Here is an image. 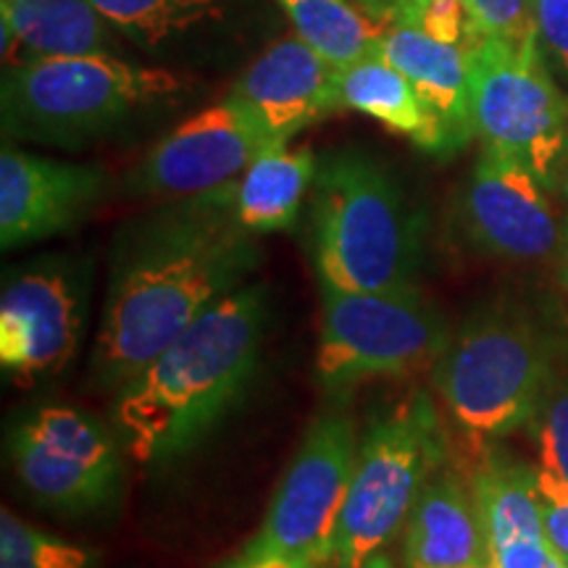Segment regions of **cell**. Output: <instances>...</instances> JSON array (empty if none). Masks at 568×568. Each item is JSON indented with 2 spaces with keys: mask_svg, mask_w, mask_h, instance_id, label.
I'll return each mask as SVG.
<instances>
[{
  "mask_svg": "<svg viewBox=\"0 0 568 568\" xmlns=\"http://www.w3.org/2000/svg\"><path fill=\"white\" fill-rule=\"evenodd\" d=\"M232 197L226 184L122 234L92 353L95 387L119 393L258 268L261 247Z\"/></svg>",
  "mask_w": 568,
  "mask_h": 568,
  "instance_id": "1",
  "label": "cell"
},
{
  "mask_svg": "<svg viewBox=\"0 0 568 568\" xmlns=\"http://www.w3.org/2000/svg\"><path fill=\"white\" fill-rule=\"evenodd\" d=\"M266 316L264 284H243L126 382L113 403L126 456L155 466L195 450L251 387Z\"/></svg>",
  "mask_w": 568,
  "mask_h": 568,
  "instance_id": "2",
  "label": "cell"
},
{
  "mask_svg": "<svg viewBox=\"0 0 568 568\" xmlns=\"http://www.w3.org/2000/svg\"><path fill=\"white\" fill-rule=\"evenodd\" d=\"M311 255L324 287L351 293L418 287L422 216L374 159L355 151L335 153L314 180Z\"/></svg>",
  "mask_w": 568,
  "mask_h": 568,
  "instance_id": "3",
  "label": "cell"
},
{
  "mask_svg": "<svg viewBox=\"0 0 568 568\" xmlns=\"http://www.w3.org/2000/svg\"><path fill=\"white\" fill-rule=\"evenodd\" d=\"M558 337L529 311L487 305L453 335L435 389L474 458L524 429L558 368Z\"/></svg>",
  "mask_w": 568,
  "mask_h": 568,
  "instance_id": "4",
  "label": "cell"
},
{
  "mask_svg": "<svg viewBox=\"0 0 568 568\" xmlns=\"http://www.w3.org/2000/svg\"><path fill=\"white\" fill-rule=\"evenodd\" d=\"M184 88L166 69L109 53L17 63L3 80V130L17 140L80 148Z\"/></svg>",
  "mask_w": 568,
  "mask_h": 568,
  "instance_id": "5",
  "label": "cell"
},
{
  "mask_svg": "<svg viewBox=\"0 0 568 568\" xmlns=\"http://www.w3.org/2000/svg\"><path fill=\"white\" fill-rule=\"evenodd\" d=\"M447 460L443 416L416 389L368 426L335 539L337 568H364L406 527L432 474Z\"/></svg>",
  "mask_w": 568,
  "mask_h": 568,
  "instance_id": "6",
  "label": "cell"
},
{
  "mask_svg": "<svg viewBox=\"0 0 568 568\" xmlns=\"http://www.w3.org/2000/svg\"><path fill=\"white\" fill-rule=\"evenodd\" d=\"M450 339L445 316L418 287L351 293L322 284L316 376L326 389L422 374L435 368Z\"/></svg>",
  "mask_w": 568,
  "mask_h": 568,
  "instance_id": "7",
  "label": "cell"
},
{
  "mask_svg": "<svg viewBox=\"0 0 568 568\" xmlns=\"http://www.w3.org/2000/svg\"><path fill=\"white\" fill-rule=\"evenodd\" d=\"M468 61L481 145L524 163L548 190L556 187L568 151V103L539 48L518 51L500 40H481Z\"/></svg>",
  "mask_w": 568,
  "mask_h": 568,
  "instance_id": "8",
  "label": "cell"
},
{
  "mask_svg": "<svg viewBox=\"0 0 568 568\" xmlns=\"http://www.w3.org/2000/svg\"><path fill=\"white\" fill-rule=\"evenodd\" d=\"M124 453L116 429L67 406L34 410L9 437L21 487L63 516H95L116 506L124 493Z\"/></svg>",
  "mask_w": 568,
  "mask_h": 568,
  "instance_id": "9",
  "label": "cell"
},
{
  "mask_svg": "<svg viewBox=\"0 0 568 568\" xmlns=\"http://www.w3.org/2000/svg\"><path fill=\"white\" fill-rule=\"evenodd\" d=\"M358 429L343 410L311 424L276 493L268 503L251 550L282 552L329 568L335 539L358 460Z\"/></svg>",
  "mask_w": 568,
  "mask_h": 568,
  "instance_id": "10",
  "label": "cell"
},
{
  "mask_svg": "<svg viewBox=\"0 0 568 568\" xmlns=\"http://www.w3.org/2000/svg\"><path fill=\"white\" fill-rule=\"evenodd\" d=\"M280 142L251 111L226 98L195 116L184 119L155 142L145 161L130 176V190L151 197L209 195L237 176L261 153Z\"/></svg>",
  "mask_w": 568,
  "mask_h": 568,
  "instance_id": "11",
  "label": "cell"
},
{
  "mask_svg": "<svg viewBox=\"0 0 568 568\" xmlns=\"http://www.w3.org/2000/svg\"><path fill=\"white\" fill-rule=\"evenodd\" d=\"M84 282L71 266L38 264L6 276L0 295V364L19 385L59 374L84 332Z\"/></svg>",
  "mask_w": 568,
  "mask_h": 568,
  "instance_id": "12",
  "label": "cell"
},
{
  "mask_svg": "<svg viewBox=\"0 0 568 568\" xmlns=\"http://www.w3.org/2000/svg\"><path fill=\"white\" fill-rule=\"evenodd\" d=\"M545 184L524 163L481 148L460 197V219L479 251L514 264L548 261L564 247Z\"/></svg>",
  "mask_w": 568,
  "mask_h": 568,
  "instance_id": "13",
  "label": "cell"
},
{
  "mask_svg": "<svg viewBox=\"0 0 568 568\" xmlns=\"http://www.w3.org/2000/svg\"><path fill=\"white\" fill-rule=\"evenodd\" d=\"M105 195L98 166L53 161L3 145L0 153V245L3 251L74 230Z\"/></svg>",
  "mask_w": 568,
  "mask_h": 568,
  "instance_id": "14",
  "label": "cell"
},
{
  "mask_svg": "<svg viewBox=\"0 0 568 568\" xmlns=\"http://www.w3.org/2000/svg\"><path fill=\"white\" fill-rule=\"evenodd\" d=\"M230 101L251 111L280 142L339 111L337 69L308 42L280 40L237 77Z\"/></svg>",
  "mask_w": 568,
  "mask_h": 568,
  "instance_id": "15",
  "label": "cell"
},
{
  "mask_svg": "<svg viewBox=\"0 0 568 568\" xmlns=\"http://www.w3.org/2000/svg\"><path fill=\"white\" fill-rule=\"evenodd\" d=\"M471 487L493 568H560L545 535L535 468L493 445L474 458Z\"/></svg>",
  "mask_w": 568,
  "mask_h": 568,
  "instance_id": "16",
  "label": "cell"
},
{
  "mask_svg": "<svg viewBox=\"0 0 568 568\" xmlns=\"http://www.w3.org/2000/svg\"><path fill=\"white\" fill-rule=\"evenodd\" d=\"M403 560L408 568H493L471 477L450 460L432 474L410 510Z\"/></svg>",
  "mask_w": 568,
  "mask_h": 568,
  "instance_id": "17",
  "label": "cell"
},
{
  "mask_svg": "<svg viewBox=\"0 0 568 568\" xmlns=\"http://www.w3.org/2000/svg\"><path fill=\"white\" fill-rule=\"evenodd\" d=\"M376 55L408 77L418 98L445 130L453 153L468 145V140L477 134L468 51L432 40L416 27L393 24L379 38Z\"/></svg>",
  "mask_w": 568,
  "mask_h": 568,
  "instance_id": "18",
  "label": "cell"
},
{
  "mask_svg": "<svg viewBox=\"0 0 568 568\" xmlns=\"http://www.w3.org/2000/svg\"><path fill=\"white\" fill-rule=\"evenodd\" d=\"M339 109H351L376 119L418 148L435 155H450V140L435 113L426 109L408 77L385 59L372 55L337 71Z\"/></svg>",
  "mask_w": 568,
  "mask_h": 568,
  "instance_id": "19",
  "label": "cell"
},
{
  "mask_svg": "<svg viewBox=\"0 0 568 568\" xmlns=\"http://www.w3.org/2000/svg\"><path fill=\"white\" fill-rule=\"evenodd\" d=\"M3 53L24 48L34 59L105 53V19L88 0H3Z\"/></svg>",
  "mask_w": 568,
  "mask_h": 568,
  "instance_id": "20",
  "label": "cell"
},
{
  "mask_svg": "<svg viewBox=\"0 0 568 568\" xmlns=\"http://www.w3.org/2000/svg\"><path fill=\"white\" fill-rule=\"evenodd\" d=\"M316 172V159L308 148L276 145L261 153L234 182V216L253 234L290 230Z\"/></svg>",
  "mask_w": 568,
  "mask_h": 568,
  "instance_id": "21",
  "label": "cell"
},
{
  "mask_svg": "<svg viewBox=\"0 0 568 568\" xmlns=\"http://www.w3.org/2000/svg\"><path fill=\"white\" fill-rule=\"evenodd\" d=\"M280 6L301 40L337 71L376 55L385 34L351 0H280Z\"/></svg>",
  "mask_w": 568,
  "mask_h": 568,
  "instance_id": "22",
  "label": "cell"
},
{
  "mask_svg": "<svg viewBox=\"0 0 568 568\" xmlns=\"http://www.w3.org/2000/svg\"><path fill=\"white\" fill-rule=\"evenodd\" d=\"M105 21L142 45L180 38L205 21L222 19L219 0H88Z\"/></svg>",
  "mask_w": 568,
  "mask_h": 568,
  "instance_id": "23",
  "label": "cell"
},
{
  "mask_svg": "<svg viewBox=\"0 0 568 568\" xmlns=\"http://www.w3.org/2000/svg\"><path fill=\"white\" fill-rule=\"evenodd\" d=\"M537 445V485L545 500L568 503V374L558 372L527 424Z\"/></svg>",
  "mask_w": 568,
  "mask_h": 568,
  "instance_id": "24",
  "label": "cell"
},
{
  "mask_svg": "<svg viewBox=\"0 0 568 568\" xmlns=\"http://www.w3.org/2000/svg\"><path fill=\"white\" fill-rule=\"evenodd\" d=\"M92 558V550L45 535L11 510L0 514V568H90Z\"/></svg>",
  "mask_w": 568,
  "mask_h": 568,
  "instance_id": "25",
  "label": "cell"
},
{
  "mask_svg": "<svg viewBox=\"0 0 568 568\" xmlns=\"http://www.w3.org/2000/svg\"><path fill=\"white\" fill-rule=\"evenodd\" d=\"M471 51L481 40H500L518 51L539 48V32L531 0H468Z\"/></svg>",
  "mask_w": 568,
  "mask_h": 568,
  "instance_id": "26",
  "label": "cell"
},
{
  "mask_svg": "<svg viewBox=\"0 0 568 568\" xmlns=\"http://www.w3.org/2000/svg\"><path fill=\"white\" fill-rule=\"evenodd\" d=\"M403 24L416 27L432 40L458 45L471 53V17H468L466 0H426Z\"/></svg>",
  "mask_w": 568,
  "mask_h": 568,
  "instance_id": "27",
  "label": "cell"
},
{
  "mask_svg": "<svg viewBox=\"0 0 568 568\" xmlns=\"http://www.w3.org/2000/svg\"><path fill=\"white\" fill-rule=\"evenodd\" d=\"M539 38L568 69V0H531Z\"/></svg>",
  "mask_w": 568,
  "mask_h": 568,
  "instance_id": "28",
  "label": "cell"
},
{
  "mask_svg": "<svg viewBox=\"0 0 568 568\" xmlns=\"http://www.w3.org/2000/svg\"><path fill=\"white\" fill-rule=\"evenodd\" d=\"M542 521L550 550L560 564H568V503H552L542 497Z\"/></svg>",
  "mask_w": 568,
  "mask_h": 568,
  "instance_id": "29",
  "label": "cell"
},
{
  "mask_svg": "<svg viewBox=\"0 0 568 568\" xmlns=\"http://www.w3.org/2000/svg\"><path fill=\"white\" fill-rule=\"evenodd\" d=\"M219 568H324V566H314L308 564V560H301L293 556H282V552H264V550L245 548L237 558Z\"/></svg>",
  "mask_w": 568,
  "mask_h": 568,
  "instance_id": "30",
  "label": "cell"
},
{
  "mask_svg": "<svg viewBox=\"0 0 568 568\" xmlns=\"http://www.w3.org/2000/svg\"><path fill=\"white\" fill-rule=\"evenodd\" d=\"M358 3H361V9H364L366 13H372L376 21H385V19L393 21L395 19L397 0H358Z\"/></svg>",
  "mask_w": 568,
  "mask_h": 568,
  "instance_id": "31",
  "label": "cell"
},
{
  "mask_svg": "<svg viewBox=\"0 0 568 568\" xmlns=\"http://www.w3.org/2000/svg\"><path fill=\"white\" fill-rule=\"evenodd\" d=\"M424 3H426V0H397L393 24H403V21H406L416 9H422ZM466 3H468V0H466Z\"/></svg>",
  "mask_w": 568,
  "mask_h": 568,
  "instance_id": "32",
  "label": "cell"
},
{
  "mask_svg": "<svg viewBox=\"0 0 568 568\" xmlns=\"http://www.w3.org/2000/svg\"><path fill=\"white\" fill-rule=\"evenodd\" d=\"M560 280H564L566 290H568V224H566V237H564V247H560Z\"/></svg>",
  "mask_w": 568,
  "mask_h": 568,
  "instance_id": "33",
  "label": "cell"
},
{
  "mask_svg": "<svg viewBox=\"0 0 568 568\" xmlns=\"http://www.w3.org/2000/svg\"><path fill=\"white\" fill-rule=\"evenodd\" d=\"M364 568H395V566L389 564V560H387V558L382 556V552H379V556H374L372 560H368V564H366Z\"/></svg>",
  "mask_w": 568,
  "mask_h": 568,
  "instance_id": "34",
  "label": "cell"
},
{
  "mask_svg": "<svg viewBox=\"0 0 568 568\" xmlns=\"http://www.w3.org/2000/svg\"><path fill=\"white\" fill-rule=\"evenodd\" d=\"M560 174H564V193L568 195V151H566V161H564V172Z\"/></svg>",
  "mask_w": 568,
  "mask_h": 568,
  "instance_id": "35",
  "label": "cell"
},
{
  "mask_svg": "<svg viewBox=\"0 0 568 568\" xmlns=\"http://www.w3.org/2000/svg\"><path fill=\"white\" fill-rule=\"evenodd\" d=\"M560 568H568V564H560Z\"/></svg>",
  "mask_w": 568,
  "mask_h": 568,
  "instance_id": "36",
  "label": "cell"
}]
</instances>
